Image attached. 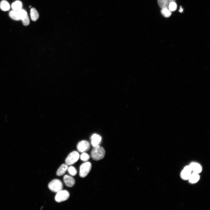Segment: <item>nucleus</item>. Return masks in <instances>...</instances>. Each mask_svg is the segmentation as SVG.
Instances as JSON below:
<instances>
[{"instance_id": "f257e3e1", "label": "nucleus", "mask_w": 210, "mask_h": 210, "mask_svg": "<svg viewBox=\"0 0 210 210\" xmlns=\"http://www.w3.org/2000/svg\"><path fill=\"white\" fill-rule=\"evenodd\" d=\"M105 151L104 148L99 145L94 147L91 152V156L93 159L95 161H99L102 159L104 157Z\"/></svg>"}, {"instance_id": "f03ea898", "label": "nucleus", "mask_w": 210, "mask_h": 210, "mask_svg": "<svg viewBox=\"0 0 210 210\" xmlns=\"http://www.w3.org/2000/svg\"><path fill=\"white\" fill-rule=\"evenodd\" d=\"M48 188L52 192L57 193L63 189V184L60 180L54 179L49 183Z\"/></svg>"}, {"instance_id": "7ed1b4c3", "label": "nucleus", "mask_w": 210, "mask_h": 210, "mask_svg": "<svg viewBox=\"0 0 210 210\" xmlns=\"http://www.w3.org/2000/svg\"><path fill=\"white\" fill-rule=\"evenodd\" d=\"M92 168L90 163L86 162L83 163L80 167L79 176L82 178L86 177L90 172Z\"/></svg>"}, {"instance_id": "20e7f679", "label": "nucleus", "mask_w": 210, "mask_h": 210, "mask_svg": "<svg viewBox=\"0 0 210 210\" xmlns=\"http://www.w3.org/2000/svg\"><path fill=\"white\" fill-rule=\"evenodd\" d=\"M79 154L76 151H74L70 153L65 160V162L68 165H71L76 162L79 158Z\"/></svg>"}, {"instance_id": "39448f33", "label": "nucleus", "mask_w": 210, "mask_h": 210, "mask_svg": "<svg viewBox=\"0 0 210 210\" xmlns=\"http://www.w3.org/2000/svg\"><path fill=\"white\" fill-rule=\"evenodd\" d=\"M69 197L70 193L67 191L62 190L57 193L55 200L58 202H61L68 200Z\"/></svg>"}, {"instance_id": "423d86ee", "label": "nucleus", "mask_w": 210, "mask_h": 210, "mask_svg": "<svg viewBox=\"0 0 210 210\" xmlns=\"http://www.w3.org/2000/svg\"><path fill=\"white\" fill-rule=\"evenodd\" d=\"M89 143L87 141L83 140L79 142L77 144V148L78 151L83 153L88 151L90 148Z\"/></svg>"}, {"instance_id": "0eeeda50", "label": "nucleus", "mask_w": 210, "mask_h": 210, "mask_svg": "<svg viewBox=\"0 0 210 210\" xmlns=\"http://www.w3.org/2000/svg\"><path fill=\"white\" fill-rule=\"evenodd\" d=\"M192 170L189 165L185 167L182 171L181 176L184 180L188 179L191 174Z\"/></svg>"}, {"instance_id": "6e6552de", "label": "nucleus", "mask_w": 210, "mask_h": 210, "mask_svg": "<svg viewBox=\"0 0 210 210\" xmlns=\"http://www.w3.org/2000/svg\"><path fill=\"white\" fill-rule=\"evenodd\" d=\"M63 180L66 185L68 187H72L75 185V179L70 176L65 175L63 177Z\"/></svg>"}, {"instance_id": "1a4fd4ad", "label": "nucleus", "mask_w": 210, "mask_h": 210, "mask_svg": "<svg viewBox=\"0 0 210 210\" xmlns=\"http://www.w3.org/2000/svg\"><path fill=\"white\" fill-rule=\"evenodd\" d=\"M21 10L10 11L9 14L10 17L15 21L21 20Z\"/></svg>"}, {"instance_id": "9d476101", "label": "nucleus", "mask_w": 210, "mask_h": 210, "mask_svg": "<svg viewBox=\"0 0 210 210\" xmlns=\"http://www.w3.org/2000/svg\"><path fill=\"white\" fill-rule=\"evenodd\" d=\"M91 143L93 147L99 145L101 141V137L97 134H93L91 138Z\"/></svg>"}, {"instance_id": "9b49d317", "label": "nucleus", "mask_w": 210, "mask_h": 210, "mask_svg": "<svg viewBox=\"0 0 210 210\" xmlns=\"http://www.w3.org/2000/svg\"><path fill=\"white\" fill-rule=\"evenodd\" d=\"M176 0H158V4L161 8H166L169 9L170 4L172 2H175Z\"/></svg>"}, {"instance_id": "f8f14e48", "label": "nucleus", "mask_w": 210, "mask_h": 210, "mask_svg": "<svg viewBox=\"0 0 210 210\" xmlns=\"http://www.w3.org/2000/svg\"><path fill=\"white\" fill-rule=\"evenodd\" d=\"M189 166L192 171H193V172L198 174L202 171V167L198 163H191Z\"/></svg>"}, {"instance_id": "ddd939ff", "label": "nucleus", "mask_w": 210, "mask_h": 210, "mask_svg": "<svg viewBox=\"0 0 210 210\" xmlns=\"http://www.w3.org/2000/svg\"><path fill=\"white\" fill-rule=\"evenodd\" d=\"M68 168V165L66 164H62L57 171V175L58 176H61L63 175L67 170Z\"/></svg>"}, {"instance_id": "4468645a", "label": "nucleus", "mask_w": 210, "mask_h": 210, "mask_svg": "<svg viewBox=\"0 0 210 210\" xmlns=\"http://www.w3.org/2000/svg\"><path fill=\"white\" fill-rule=\"evenodd\" d=\"M30 15L32 20L35 22L38 19L39 15L37 10L34 8H32L30 11Z\"/></svg>"}, {"instance_id": "2eb2a0df", "label": "nucleus", "mask_w": 210, "mask_h": 210, "mask_svg": "<svg viewBox=\"0 0 210 210\" xmlns=\"http://www.w3.org/2000/svg\"><path fill=\"white\" fill-rule=\"evenodd\" d=\"M0 8L4 11L9 10L10 6L9 3L6 0H3L0 3Z\"/></svg>"}, {"instance_id": "dca6fc26", "label": "nucleus", "mask_w": 210, "mask_h": 210, "mask_svg": "<svg viewBox=\"0 0 210 210\" xmlns=\"http://www.w3.org/2000/svg\"><path fill=\"white\" fill-rule=\"evenodd\" d=\"M200 179V177L198 173L193 172L191 173L189 180L190 182L195 183L197 182Z\"/></svg>"}, {"instance_id": "f3484780", "label": "nucleus", "mask_w": 210, "mask_h": 210, "mask_svg": "<svg viewBox=\"0 0 210 210\" xmlns=\"http://www.w3.org/2000/svg\"><path fill=\"white\" fill-rule=\"evenodd\" d=\"M22 3L20 1H17L13 3L12 7L13 10H18L22 9Z\"/></svg>"}, {"instance_id": "a211bd4d", "label": "nucleus", "mask_w": 210, "mask_h": 210, "mask_svg": "<svg viewBox=\"0 0 210 210\" xmlns=\"http://www.w3.org/2000/svg\"><path fill=\"white\" fill-rule=\"evenodd\" d=\"M161 12L162 14L166 18L170 17L172 15L171 12L168 9L166 8H162Z\"/></svg>"}, {"instance_id": "6ab92c4d", "label": "nucleus", "mask_w": 210, "mask_h": 210, "mask_svg": "<svg viewBox=\"0 0 210 210\" xmlns=\"http://www.w3.org/2000/svg\"><path fill=\"white\" fill-rule=\"evenodd\" d=\"M67 170L69 174L72 176H75L77 173V171L76 168L72 166L68 167Z\"/></svg>"}, {"instance_id": "aec40b11", "label": "nucleus", "mask_w": 210, "mask_h": 210, "mask_svg": "<svg viewBox=\"0 0 210 210\" xmlns=\"http://www.w3.org/2000/svg\"><path fill=\"white\" fill-rule=\"evenodd\" d=\"M23 24L25 26H27L29 25L30 23V21L28 15V14L24 16L22 19Z\"/></svg>"}, {"instance_id": "412c9836", "label": "nucleus", "mask_w": 210, "mask_h": 210, "mask_svg": "<svg viewBox=\"0 0 210 210\" xmlns=\"http://www.w3.org/2000/svg\"><path fill=\"white\" fill-rule=\"evenodd\" d=\"M80 158L82 161L86 162L89 160L90 157L87 154L84 152H83L81 155Z\"/></svg>"}, {"instance_id": "4be33fe9", "label": "nucleus", "mask_w": 210, "mask_h": 210, "mask_svg": "<svg viewBox=\"0 0 210 210\" xmlns=\"http://www.w3.org/2000/svg\"><path fill=\"white\" fill-rule=\"evenodd\" d=\"M177 8V6L175 2L171 3L169 6V9L170 11L174 12L176 11Z\"/></svg>"}, {"instance_id": "5701e85b", "label": "nucleus", "mask_w": 210, "mask_h": 210, "mask_svg": "<svg viewBox=\"0 0 210 210\" xmlns=\"http://www.w3.org/2000/svg\"><path fill=\"white\" fill-rule=\"evenodd\" d=\"M183 9L181 7V6L180 9L179 10V12L180 13H182L183 12Z\"/></svg>"}, {"instance_id": "b1692460", "label": "nucleus", "mask_w": 210, "mask_h": 210, "mask_svg": "<svg viewBox=\"0 0 210 210\" xmlns=\"http://www.w3.org/2000/svg\"><path fill=\"white\" fill-rule=\"evenodd\" d=\"M31 7V6H30L29 7V8H30Z\"/></svg>"}]
</instances>
